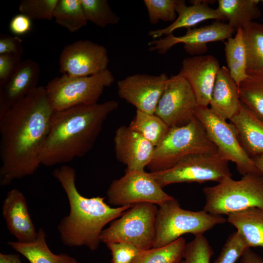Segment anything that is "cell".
<instances>
[{"instance_id": "1", "label": "cell", "mask_w": 263, "mask_h": 263, "mask_svg": "<svg viewBox=\"0 0 263 263\" xmlns=\"http://www.w3.org/2000/svg\"><path fill=\"white\" fill-rule=\"evenodd\" d=\"M54 111L45 88L38 86L0 119V185L35 173Z\"/></svg>"}, {"instance_id": "2", "label": "cell", "mask_w": 263, "mask_h": 263, "mask_svg": "<svg viewBox=\"0 0 263 263\" xmlns=\"http://www.w3.org/2000/svg\"><path fill=\"white\" fill-rule=\"evenodd\" d=\"M117 101L79 105L54 112L40 155L42 165L51 167L85 155L93 148Z\"/></svg>"}, {"instance_id": "3", "label": "cell", "mask_w": 263, "mask_h": 263, "mask_svg": "<svg viewBox=\"0 0 263 263\" xmlns=\"http://www.w3.org/2000/svg\"><path fill=\"white\" fill-rule=\"evenodd\" d=\"M53 176L60 183L70 205L69 214L60 221L57 230L62 242L70 247L97 249L103 227L120 217L133 205L113 207L105 197L82 196L75 185V169L64 165L55 169Z\"/></svg>"}, {"instance_id": "4", "label": "cell", "mask_w": 263, "mask_h": 263, "mask_svg": "<svg viewBox=\"0 0 263 263\" xmlns=\"http://www.w3.org/2000/svg\"><path fill=\"white\" fill-rule=\"evenodd\" d=\"M203 191L206 200L203 210L213 215H227L251 207L263 209V176L260 173L247 174L239 180L226 177Z\"/></svg>"}, {"instance_id": "5", "label": "cell", "mask_w": 263, "mask_h": 263, "mask_svg": "<svg viewBox=\"0 0 263 263\" xmlns=\"http://www.w3.org/2000/svg\"><path fill=\"white\" fill-rule=\"evenodd\" d=\"M217 152V148L210 140L203 125L195 117L185 125L170 128L165 138L155 147L147 167L150 172L163 171L190 154Z\"/></svg>"}, {"instance_id": "6", "label": "cell", "mask_w": 263, "mask_h": 263, "mask_svg": "<svg viewBox=\"0 0 263 263\" xmlns=\"http://www.w3.org/2000/svg\"><path fill=\"white\" fill-rule=\"evenodd\" d=\"M158 207L153 248L169 244L185 234L203 235L215 225L227 221L221 215H213L204 210L183 209L174 197Z\"/></svg>"}, {"instance_id": "7", "label": "cell", "mask_w": 263, "mask_h": 263, "mask_svg": "<svg viewBox=\"0 0 263 263\" xmlns=\"http://www.w3.org/2000/svg\"><path fill=\"white\" fill-rule=\"evenodd\" d=\"M114 81L112 72L107 69L86 76L63 74L49 81L45 88L52 108L56 112L97 103L104 89Z\"/></svg>"}, {"instance_id": "8", "label": "cell", "mask_w": 263, "mask_h": 263, "mask_svg": "<svg viewBox=\"0 0 263 263\" xmlns=\"http://www.w3.org/2000/svg\"><path fill=\"white\" fill-rule=\"evenodd\" d=\"M158 209V206L152 203L134 204L102 230L100 242L106 245L114 243H128L143 250L152 248Z\"/></svg>"}, {"instance_id": "9", "label": "cell", "mask_w": 263, "mask_h": 263, "mask_svg": "<svg viewBox=\"0 0 263 263\" xmlns=\"http://www.w3.org/2000/svg\"><path fill=\"white\" fill-rule=\"evenodd\" d=\"M228 162L218 152L194 153L184 157L169 169L150 173L163 188L180 183H219L232 176Z\"/></svg>"}, {"instance_id": "10", "label": "cell", "mask_w": 263, "mask_h": 263, "mask_svg": "<svg viewBox=\"0 0 263 263\" xmlns=\"http://www.w3.org/2000/svg\"><path fill=\"white\" fill-rule=\"evenodd\" d=\"M218 152L228 161L234 162L242 176L260 173L252 158L245 152L233 125L215 114L208 107L199 106L195 113Z\"/></svg>"}, {"instance_id": "11", "label": "cell", "mask_w": 263, "mask_h": 263, "mask_svg": "<svg viewBox=\"0 0 263 263\" xmlns=\"http://www.w3.org/2000/svg\"><path fill=\"white\" fill-rule=\"evenodd\" d=\"M106 194L108 203L117 207L140 203L159 206L173 198L145 170H125L122 177L112 182Z\"/></svg>"}, {"instance_id": "12", "label": "cell", "mask_w": 263, "mask_h": 263, "mask_svg": "<svg viewBox=\"0 0 263 263\" xmlns=\"http://www.w3.org/2000/svg\"><path fill=\"white\" fill-rule=\"evenodd\" d=\"M198 107L190 85L179 73L169 78L154 114L169 128L180 127L195 117Z\"/></svg>"}, {"instance_id": "13", "label": "cell", "mask_w": 263, "mask_h": 263, "mask_svg": "<svg viewBox=\"0 0 263 263\" xmlns=\"http://www.w3.org/2000/svg\"><path fill=\"white\" fill-rule=\"evenodd\" d=\"M108 51L103 45L89 40H79L66 46L59 58V72L75 76L95 75L107 69Z\"/></svg>"}, {"instance_id": "14", "label": "cell", "mask_w": 263, "mask_h": 263, "mask_svg": "<svg viewBox=\"0 0 263 263\" xmlns=\"http://www.w3.org/2000/svg\"><path fill=\"white\" fill-rule=\"evenodd\" d=\"M187 29L186 33L182 36L175 37L171 34L150 41L148 43L149 50L164 54L175 45L183 43L188 54L201 55L207 51V43L224 41L231 37L235 31L228 23L219 20L200 28Z\"/></svg>"}, {"instance_id": "15", "label": "cell", "mask_w": 263, "mask_h": 263, "mask_svg": "<svg viewBox=\"0 0 263 263\" xmlns=\"http://www.w3.org/2000/svg\"><path fill=\"white\" fill-rule=\"evenodd\" d=\"M169 78L165 73L128 76L117 82L118 96L136 110L154 114Z\"/></svg>"}, {"instance_id": "16", "label": "cell", "mask_w": 263, "mask_h": 263, "mask_svg": "<svg viewBox=\"0 0 263 263\" xmlns=\"http://www.w3.org/2000/svg\"><path fill=\"white\" fill-rule=\"evenodd\" d=\"M218 59L212 55H198L185 58L180 73L190 85L199 106L209 104L217 74L220 69Z\"/></svg>"}, {"instance_id": "17", "label": "cell", "mask_w": 263, "mask_h": 263, "mask_svg": "<svg viewBox=\"0 0 263 263\" xmlns=\"http://www.w3.org/2000/svg\"><path fill=\"white\" fill-rule=\"evenodd\" d=\"M113 142L116 159L126 166L125 170H144L151 162L155 147L129 126L116 129Z\"/></svg>"}, {"instance_id": "18", "label": "cell", "mask_w": 263, "mask_h": 263, "mask_svg": "<svg viewBox=\"0 0 263 263\" xmlns=\"http://www.w3.org/2000/svg\"><path fill=\"white\" fill-rule=\"evenodd\" d=\"M2 214L7 228L18 242L30 243L38 235L28 210L26 199L19 190L13 188L7 194L2 206Z\"/></svg>"}, {"instance_id": "19", "label": "cell", "mask_w": 263, "mask_h": 263, "mask_svg": "<svg viewBox=\"0 0 263 263\" xmlns=\"http://www.w3.org/2000/svg\"><path fill=\"white\" fill-rule=\"evenodd\" d=\"M229 120L248 155L252 158L263 155V121L242 102L238 112Z\"/></svg>"}, {"instance_id": "20", "label": "cell", "mask_w": 263, "mask_h": 263, "mask_svg": "<svg viewBox=\"0 0 263 263\" xmlns=\"http://www.w3.org/2000/svg\"><path fill=\"white\" fill-rule=\"evenodd\" d=\"M241 104L238 86L227 67L223 66L216 78L209 108L215 114L226 120L237 113Z\"/></svg>"}, {"instance_id": "21", "label": "cell", "mask_w": 263, "mask_h": 263, "mask_svg": "<svg viewBox=\"0 0 263 263\" xmlns=\"http://www.w3.org/2000/svg\"><path fill=\"white\" fill-rule=\"evenodd\" d=\"M191 3L188 6L184 0H179L176 8L178 17L175 21L165 28L150 31L149 35L156 39L179 28L189 29L206 20H225L218 10L210 7L207 1L193 0Z\"/></svg>"}, {"instance_id": "22", "label": "cell", "mask_w": 263, "mask_h": 263, "mask_svg": "<svg viewBox=\"0 0 263 263\" xmlns=\"http://www.w3.org/2000/svg\"><path fill=\"white\" fill-rule=\"evenodd\" d=\"M40 73L39 65L34 60L21 61L5 85L0 86V92L9 110L38 87Z\"/></svg>"}, {"instance_id": "23", "label": "cell", "mask_w": 263, "mask_h": 263, "mask_svg": "<svg viewBox=\"0 0 263 263\" xmlns=\"http://www.w3.org/2000/svg\"><path fill=\"white\" fill-rule=\"evenodd\" d=\"M226 220L237 229L249 248H263V209L248 208L227 215Z\"/></svg>"}, {"instance_id": "24", "label": "cell", "mask_w": 263, "mask_h": 263, "mask_svg": "<svg viewBox=\"0 0 263 263\" xmlns=\"http://www.w3.org/2000/svg\"><path fill=\"white\" fill-rule=\"evenodd\" d=\"M8 244L30 263H77L75 258L67 254L53 253L47 245L46 234L42 228L38 229L37 239L34 242L9 241Z\"/></svg>"}, {"instance_id": "25", "label": "cell", "mask_w": 263, "mask_h": 263, "mask_svg": "<svg viewBox=\"0 0 263 263\" xmlns=\"http://www.w3.org/2000/svg\"><path fill=\"white\" fill-rule=\"evenodd\" d=\"M258 0H219L218 10L224 20L234 30L243 29L247 24L260 17Z\"/></svg>"}, {"instance_id": "26", "label": "cell", "mask_w": 263, "mask_h": 263, "mask_svg": "<svg viewBox=\"0 0 263 263\" xmlns=\"http://www.w3.org/2000/svg\"><path fill=\"white\" fill-rule=\"evenodd\" d=\"M238 89L241 102L263 121V69L247 70Z\"/></svg>"}, {"instance_id": "27", "label": "cell", "mask_w": 263, "mask_h": 263, "mask_svg": "<svg viewBox=\"0 0 263 263\" xmlns=\"http://www.w3.org/2000/svg\"><path fill=\"white\" fill-rule=\"evenodd\" d=\"M225 52L227 68L238 86L247 77L246 52L242 29L225 42Z\"/></svg>"}, {"instance_id": "28", "label": "cell", "mask_w": 263, "mask_h": 263, "mask_svg": "<svg viewBox=\"0 0 263 263\" xmlns=\"http://www.w3.org/2000/svg\"><path fill=\"white\" fill-rule=\"evenodd\" d=\"M129 126L141 134L155 147L161 142L170 129L155 114L138 110Z\"/></svg>"}, {"instance_id": "29", "label": "cell", "mask_w": 263, "mask_h": 263, "mask_svg": "<svg viewBox=\"0 0 263 263\" xmlns=\"http://www.w3.org/2000/svg\"><path fill=\"white\" fill-rule=\"evenodd\" d=\"M247 70L263 69V23L251 21L243 29Z\"/></svg>"}, {"instance_id": "30", "label": "cell", "mask_w": 263, "mask_h": 263, "mask_svg": "<svg viewBox=\"0 0 263 263\" xmlns=\"http://www.w3.org/2000/svg\"><path fill=\"white\" fill-rule=\"evenodd\" d=\"M56 23L74 33L87 23L81 0H58L54 10Z\"/></svg>"}, {"instance_id": "31", "label": "cell", "mask_w": 263, "mask_h": 263, "mask_svg": "<svg viewBox=\"0 0 263 263\" xmlns=\"http://www.w3.org/2000/svg\"><path fill=\"white\" fill-rule=\"evenodd\" d=\"M186 245L180 237L165 246L141 250L131 263H178L184 257Z\"/></svg>"}, {"instance_id": "32", "label": "cell", "mask_w": 263, "mask_h": 263, "mask_svg": "<svg viewBox=\"0 0 263 263\" xmlns=\"http://www.w3.org/2000/svg\"><path fill=\"white\" fill-rule=\"evenodd\" d=\"M86 18L96 26L104 28L116 24L120 18L113 12L107 0H81Z\"/></svg>"}, {"instance_id": "33", "label": "cell", "mask_w": 263, "mask_h": 263, "mask_svg": "<svg viewBox=\"0 0 263 263\" xmlns=\"http://www.w3.org/2000/svg\"><path fill=\"white\" fill-rule=\"evenodd\" d=\"M150 22L156 24L159 20L173 22L177 18L176 8L179 0H144Z\"/></svg>"}, {"instance_id": "34", "label": "cell", "mask_w": 263, "mask_h": 263, "mask_svg": "<svg viewBox=\"0 0 263 263\" xmlns=\"http://www.w3.org/2000/svg\"><path fill=\"white\" fill-rule=\"evenodd\" d=\"M213 254L207 238L199 235L186 244L183 258L185 263H209Z\"/></svg>"}, {"instance_id": "35", "label": "cell", "mask_w": 263, "mask_h": 263, "mask_svg": "<svg viewBox=\"0 0 263 263\" xmlns=\"http://www.w3.org/2000/svg\"><path fill=\"white\" fill-rule=\"evenodd\" d=\"M58 0H22L19 9L31 19L51 20Z\"/></svg>"}, {"instance_id": "36", "label": "cell", "mask_w": 263, "mask_h": 263, "mask_svg": "<svg viewBox=\"0 0 263 263\" xmlns=\"http://www.w3.org/2000/svg\"><path fill=\"white\" fill-rule=\"evenodd\" d=\"M249 248L238 231L227 238L218 257L213 263H235L243 253Z\"/></svg>"}, {"instance_id": "37", "label": "cell", "mask_w": 263, "mask_h": 263, "mask_svg": "<svg viewBox=\"0 0 263 263\" xmlns=\"http://www.w3.org/2000/svg\"><path fill=\"white\" fill-rule=\"evenodd\" d=\"M112 256V263H131L141 250L126 243H114L106 244Z\"/></svg>"}, {"instance_id": "38", "label": "cell", "mask_w": 263, "mask_h": 263, "mask_svg": "<svg viewBox=\"0 0 263 263\" xmlns=\"http://www.w3.org/2000/svg\"><path fill=\"white\" fill-rule=\"evenodd\" d=\"M21 62V56L13 54L0 55V86L5 85Z\"/></svg>"}, {"instance_id": "39", "label": "cell", "mask_w": 263, "mask_h": 263, "mask_svg": "<svg viewBox=\"0 0 263 263\" xmlns=\"http://www.w3.org/2000/svg\"><path fill=\"white\" fill-rule=\"evenodd\" d=\"M23 53L22 40L20 38L0 34V55L13 54L21 56Z\"/></svg>"}, {"instance_id": "40", "label": "cell", "mask_w": 263, "mask_h": 263, "mask_svg": "<svg viewBox=\"0 0 263 263\" xmlns=\"http://www.w3.org/2000/svg\"><path fill=\"white\" fill-rule=\"evenodd\" d=\"M32 28V19L20 13L15 16L9 23V30L14 34L22 35L29 32Z\"/></svg>"}, {"instance_id": "41", "label": "cell", "mask_w": 263, "mask_h": 263, "mask_svg": "<svg viewBox=\"0 0 263 263\" xmlns=\"http://www.w3.org/2000/svg\"><path fill=\"white\" fill-rule=\"evenodd\" d=\"M241 258L240 263H263V258L250 248L243 253Z\"/></svg>"}, {"instance_id": "42", "label": "cell", "mask_w": 263, "mask_h": 263, "mask_svg": "<svg viewBox=\"0 0 263 263\" xmlns=\"http://www.w3.org/2000/svg\"><path fill=\"white\" fill-rule=\"evenodd\" d=\"M0 263H22L17 254L0 253Z\"/></svg>"}, {"instance_id": "43", "label": "cell", "mask_w": 263, "mask_h": 263, "mask_svg": "<svg viewBox=\"0 0 263 263\" xmlns=\"http://www.w3.org/2000/svg\"><path fill=\"white\" fill-rule=\"evenodd\" d=\"M252 159L256 167L263 176V154L252 158Z\"/></svg>"}, {"instance_id": "44", "label": "cell", "mask_w": 263, "mask_h": 263, "mask_svg": "<svg viewBox=\"0 0 263 263\" xmlns=\"http://www.w3.org/2000/svg\"><path fill=\"white\" fill-rule=\"evenodd\" d=\"M178 263H185V261H184V260H182V261H181L180 262H179Z\"/></svg>"}, {"instance_id": "45", "label": "cell", "mask_w": 263, "mask_h": 263, "mask_svg": "<svg viewBox=\"0 0 263 263\" xmlns=\"http://www.w3.org/2000/svg\"></svg>"}]
</instances>
